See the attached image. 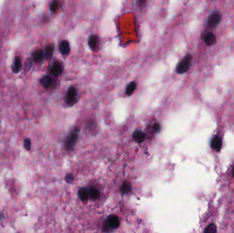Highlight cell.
Listing matches in <instances>:
<instances>
[{"label": "cell", "instance_id": "1", "mask_svg": "<svg viewBox=\"0 0 234 233\" xmlns=\"http://www.w3.org/2000/svg\"><path fill=\"white\" fill-rule=\"evenodd\" d=\"M192 61V55L188 54L186 55L182 62L177 65L176 71L178 74H183L186 73L189 69L190 63Z\"/></svg>", "mask_w": 234, "mask_h": 233}, {"label": "cell", "instance_id": "2", "mask_svg": "<svg viewBox=\"0 0 234 233\" xmlns=\"http://www.w3.org/2000/svg\"><path fill=\"white\" fill-rule=\"evenodd\" d=\"M67 103L72 106L77 101V90L74 87H70L68 90L67 96Z\"/></svg>", "mask_w": 234, "mask_h": 233}, {"label": "cell", "instance_id": "3", "mask_svg": "<svg viewBox=\"0 0 234 233\" xmlns=\"http://www.w3.org/2000/svg\"><path fill=\"white\" fill-rule=\"evenodd\" d=\"M221 20V14L220 12H213L208 18V24L210 27H216L220 23Z\"/></svg>", "mask_w": 234, "mask_h": 233}, {"label": "cell", "instance_id": "4", "mask_svg": "<svg viewBox=\"0 0 234 233\" xmlns=\"http://www.w3.org/2000/svg\"><path fill=\"white\" fill-rule=\"evenodd\" d=\"M108 223L110 228L116 229L120 225V221L117 215H110L108 219Z\"/></svg>", "mask_w": 234, "mask_h": 233}, {"label": "cell", "instance_id": "5", "mask_svg": "<svg viewBox=\"0 0 234 233\" xmlns=\"http://www.w3.org/2000/svg\"><path fill=\"white\" fill-rule=\"evenodd\" d=\"M77 131H78V130H77L76 132H73L71 134L69 138H68L67 141L66 142V147L68 149H71L73 147L75 143H76V140L77 139V138H78Z\"/></svg>", "mask_w": 234, "mask_h": 233}, {"label": "cell", "instance_id": "6", "mask_svg": "<svg viewBox=\"0 0 234 233\" xmlns=\"http://www.w3.org/2000/svg\"><path fill=\"white\" fill-rule=\"evenodd\" d=\"M63 70V67L62 65L59 62H55L52 65L51 68V73L54 76H59L62 73Z\"/></svg>", "mask_w": 234, "mask_h": 233}, {"label": "cell", "instance_id": "7", "mask_svg": "<svg viewBox=\"0 0 234 233\" xmlns=\"http://www.w3.org/2000/svg\"><path fill=\"white\" fill-rule=\"evenodd\" d=\"M60 51L62 54L67 55L70 54V45L67 40H62L60 44Z\"/></svg>", "mask_w": 234, "mask_h": 233}, {"label": "cell", "instance_id": "8", "mask_svg": "<svg viewBox=\"0 0 234 233\" xmlns=\"http://www.w3.org/2000/svg\"><path fill=\"white\" fill-rule=\"evenodd\" d=\"M211 147L214 150L216 151H220L221 148H222V140L219 137L216 136L211 139Z\"/></svg>", "mask_w": 234, "mask_h": 233}, {"label": "cell", "instance_id": "9", "mask_svg": "<svg viewBox=\"0 0 234 233\" xmlns=\"http://www.w3.org/2000/svg\"><path fill=\"white\" fill-rule=\"evenodd\" d=\"M204 41L205 44L208 46L214 45L216 42V38L214 34L211 32L207 34L204 38Z\"/></svg>", "mask_w": 234, "mask_h": 233}, {"label": "cell", "instance_id": "10", "mask_svg": "<svg viewBox=\"0 0 234 233\" xmlns=\"http://www.w3.org/2000/svg\"><path fill=\"white\" fill-rule=\"evenodd\" d=\"M88 45L89 46L92 50H95L97 48L99 45V38L97 36L92 35L90 36L88 40Z\"/></svg>", "mask_w": 234, "mask_h": 233}, {"label": "cell", "instance_id": "11", "mask_svg": "<svg viewBox=\"0 0 234 233\" xmlns=\"http://www.w3.org/2000/svg\"><path fill=\"white\" fill-rule=\"evenodd\" d=\"M145 138V133L141 131H136L133 134V138L134 141L137 143H141L144 141Z\"/></svg>", "mask_w": 234, "mask_h": 233}, {"label": "cell", "instance_id": "12", "mask_svg": "<svg viewBox=\"0 0 234 233\" xmlns=\"http://www.w3.org/2000/svg\"><path fill=\"white\" fill-rule=\"evenodd\" d=\"M32 58L34 62H40V61L43 60V58H44V52L43 50H37L34 51L32 54Z\"/></svg>", "mask_w": 234, "mask_h": 233}, {"label": "cell", "instance_id": "13", "mask_svg": "<svg viewBox=\"0 0 234 233\" xmlns=\"http://www.w3.org/2000/svg\"><path fill=\"white\" fill-rule=\"evenodd\" d=\"M78 195L80 199L83 201H86L89 198V191L86 188H81L78 191Z\"/></svg>", "mask_w": 234, "mask_h": 233}, {"label": "cell", "instance_id": "14", "mask_svg": "<svg viewBox=\"0 0 234 233\" xmlns=\"http://www.w3.org/2000/svg\"><path fill=\"white\" fill-rule=\"evenodd\" d=\"M21 67V61L19 57H15L13 65H12V70L14 73H18Z\"/></svg>", "mask_w": 234, "mask_h": 233}, {"label": "cell", "instance_id": "15", "mask_svg": "<svg viewBox=\"0 0 234 233\" xmlns=\"http://www.w3.org/2000/svg\"><path fill=\"white\" fill-rule=\"evenodd\" d=\"M100 196V193L98 189H96L95 187H91L89 190V197L91 198L92 200H95Z\"/></svg>", "mask_w": 234, "mask_h": 233}, {"label": "cell", "instance_id": "16", "mask_svg": "<svg viewBox=\"0 0 234 233\" xmlns=\"http://www.w3.org/2000/svg\"><path fill=\"white\" fill-rule=\"evenodd\" d=\"M136 88V83L134 82H131L130 83H129L128 86H127L126 90H125V94L127 96H131L133 94L134 90H135Z\"/></svg>", "mask_w": 234, "mask_h": 233}, {"label": "cell", "instance_id": "17", "mask_svg": "<svg viewBox=\"0 0 234 233\" xmlns=\"http://www.w3.org/2000/svg\"><path fill=\"white\" fill-rule=\"evenodd\" d=\"M40 83L45 88H49L52 83V79L49 76H45L40 79Z\"/></svg>", "mask_w": 234, "mask_h": 233}, {"label": "cell", "instance_id": "18", "mask_svg": "<svg viewBox=\"0 0 234 233\" xmlns=\"http://www.w3.org/2000/svg\"><path fill=\"white\" fill-rule=\"evenodd\" d=\"M54 51V46L53 45H49L46 46L45 49V54L47 58H50L52 56Z\"/></svg>", "mask_w": 234, "mask_h": 233}, {"label": "cell", "instance_id": "19", "mask_svg": "<svg viewBox=\"0 0 234 233\" xmlns=\"http://www.w3.org/2000/svg\"><path fill=\"white\" fill-rule=\"evenodd\" d=\"M131 188H132V187H131L130 183L128 182H125L122 185V187H121V191L123 194H128L131 191Z\"/></svg>", "mask_w": 234, "mask_h": 233}, {"label": "cell", "instance_id": "20", "mask_svg": "<svg viewBox=\"0 0 234 233\" xmlns=\"http://www.w3.org/2000/svg\"><path fill=\"white\" fill-rule=\"evenodd\" d=\"M216 232H217L216 226L214 223H210V224H209L204 231V232H210V233H215Z\"/></svg>", "mask_w": 234, "mask_h": 233}, {"label": "cell", "instance_id": "21", "mask_svg": "<svg viewBox=\"0 0 234 233\" xmlns=\"http://www.w3.org/2000/svg\"><path fill=\"white\" fill-rule=\"evenodd\" d=\"M58 8V2L57 1V0H54V2H53L51 5H50V9L51 10L52 12H55L56 10H57V9Z\"/></svg>", "mask_w": 234, "mask_h": 233}, {"label": "cell", "instance_id": "22", "mask_svg": "<svg viewBox=\"0 0 234 233\" xmlns=\"http://www.w3.org/2000/svg\"><path fill=\"white\" fill-rule=\"evenodd\" d=\"M24 145H25V148H26V149H27V150H30V148H31V141H30V139H25Z\"/></svg>", "mask_w": 234, "mask_h": 233}, {"label": "cell", "instance_id": "23", "mask_svg": "<svg viewBox=\"0 0 234 233\" xmlns=\"http://www.w3.org/2000/svg\"><path fill=\"white\" fill-rule=\"evenodd\" d=\"M31 66H32V60H31V59H27L26 63V70H29L31 68Z\"/></svg>", "mask_w": 234, "mask_h": 233}, {"label": "cell", "instance_id": "24", "mask_svg": "<svg viewBox=\"0 0 234 233\" xmlns=\"http://www.w3.org/2000/svg\"><path fill=\"white\" fill-rule=\"evenodd\" d=\"M66 181L68 183H71L73 181V176L71 174H68L66 176Z\"/></svg>", "mask_w": 234, "mask_h": 233}, {"label": "cell", "instance_id": "25", "mask_svg": "<svg viewBox=\"0 0 234 233\" xmlns=\"http://www.w3.org/2000/svg\"><path fill=\"white\" fill-rule=\"evenodd\" d=\"M146 0H138V5L139 7H142L144 4H145Z\"/></svg>", "mask_w": 234, "mask_h": 233}, {"label": "cell", "instance_id": "26", "mask_svg": "<svg viewBox=\"0 0 234 233\" xmlns=\"http://www.w3.org/2000/svg\"><path fill=\"white\" fill-rule=\"evenodd\" d=\"M160 129H161V126L160 125H158V124H156V125H155L154 129H155V131L159 132L160 131Z\"/></svg>", "mask_w": 234, "mask_h": 233}, {"label": "cell", "instance_id": "27", "mask_svg": "<svg viewBox=\"0 0 234 233\" xmlns=\"http://www.w3.org/2000/svg\"><path fill=\"white\" fill-rule=\"evenodd\" d=\"M233 176L234 177V167H233Z\"/></svg>", "mask_w": 234, "mask_h": 233}]
</instances>
